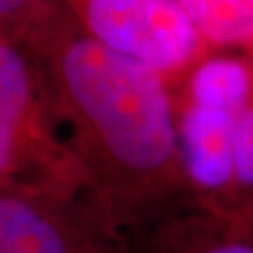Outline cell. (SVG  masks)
Returning a JSON list of instances; mask_svg holds the SVG:
<instances>
[{
	"label": "cell",
	"instance_id": "ba28073f",
	"mask_svg": "<svg viewBox=\"0 0 253 253\" xmlns=\"http://www.w3.org/2000/svg\"><path fill=\"white\" fill-rule=\"evenodd\" d=\"M66 19L56 0H0V32L36 51Z\"/></svg>",
	"mask_w": 253,
	"mask_h": 253
},
{
	"label": "cell",
	"instance_id": "30bf717a",
	"mask_svg": "<svg viewBox=\"0 0 253 253\" xmlns=\"http://www.w3.org/2000/svg\"><path fill=\"white\" fill-rule=\"evenodd\" d=\"M233 221H235V219H233ZM236 223H240V225L244 227L246 233H248V235L252 236V240H253V210H252V212H250V214H248L246 217H242L240 221H236Z\"/></svg>",
	"mask_w": 253,
	"mask_h": 253
},
{
	"label": "cell",
	"instance_id": "9c48e42d",
	"mask_svg": "<svg viewBox=\"0 0 253 253\" xmlns=\"http://www.w3.org/2000/svg\"><path fill=\"white\" fill-rule=\"evenodd\" d=\"M253 210V98L238 115L233 135V201L229 219L240 221Z\"/></svg>",
	"mask_w": 253,
	"mask_h": 253
},
{
	"label": "cell",
	"instance_id": "7a4b0ae2",
	"mask_svg": "<svg viewBox=\"0 0 253 253\" xmlns=\"http://www.w3.org/2000/svg\"><path fill=\"white\" fill-rule=\"evenodd\" d=\"M4 191L88 195L42 64L27 45L0 32V193Z\"/></svg>",
	"mask_w": 253,
	"mask_h": 253
},
{
	"label": "cell",
	"instance_id": "6da1fadb",
	"mask_svg": "<svg viewBox=\"0 0 253 253\" xmlns=\"http://www.w3.org/2000/svg\"><path fill=\"white\" fill-rule=\"evenodd\" d=\"M32 53L88 197L124 233L191 199L172 90L160 73L84 36L68 15Z\"/></svg>",
	"mask_w": 253,
	"mask_h": 253
},
{
	"label": "cell",
	"instance_id": "8992f818",
	"mask_svg": "<svg viewBox=\"0 0 253 253\" xmlns=\"http://www.w3.org/2000/svg\"><path fill=\"white\" fill-rule=\"evenodd\" d=\"M135 253H253V240L240 223L193 207L150 225Z\"/></svg>",
	"mask_w": 253,
	"mask_h": 253
},
{
	"label": "cell",
	"instance_id": "5b68a950",
	"mask_svg": "<svg viewBox=\"0 0 253 253\" xmlns=\"http://www.w3.org/2000/svg\"><path fill=\"white\" fill-rule=\"evenodd\" d=\"M0 253H135V240L88 195L4 191Z\"/></svg>",
	"mask_w": 253,
	"mask_h": 253
},
{
	"label": "cell",
	"instance_id": "277c9868",
	"mask_svg": "<svg viewBox=\"0 0 253 253\" xmlns=\"http://www.w3.org/2000/svg\"><path fill=\"white\" fill-rule=\"evenodd\" d=\"M56 2L84 36L158 72L171 90L212 51L176 0Z\"/></svg>",
	"mask_w": 253,
	"mask_h": 253
},
{
	"label": "cell",
	"instance_id": "3957f363",
	"mask_svg": "<svg viewBox=\"0 0 253 253\" xmlns=\"http://www.w3.org/2000/svg\"><path fill=\"white\" fill-rule=\"evenodd\" d=\"M176 86L172 103L191 201L229 217L233 135L238 115L253 98V66L242 56L208 54Z\"/></svg>",
	"mask_w": 253,
	"mask_h": 253
},
{
	"label": "cell",
	"instance_id": "8fae6325",
	"mask_svg": "<svg viewBox=\"0 0 253 253\" xmlns=\"http://www.w3.org/2000/svg\"><path fill=\"white\" fill-rule=\"evenodd\" d=\"M248 58H250V62H252V66H253V47L250 49V56H248Z\"/></svg>",
	"mask_w": 253,
	"mask_h": 253
},
{
	"label": "cell",
	"instance_id": "52a82bcc",
	"mask_svg": "<svg viewBox=\"0 0 253 253\" xmlns=\"http://www.w3.org/2000/svg\"><path fill=\"white\" fill-rule=\"evenodd\" d=\"M193 28L214 47H253V0H176Z\"/></svg>",
	"mask_w": 253,
	"mask_h": 253
}]
</instances>
